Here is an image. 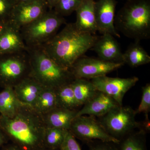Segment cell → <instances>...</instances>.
Masks as SVG:
<instances>
[{"mask_svg":"<svg viewBox=\"0 0 150 150\" xmlns=\"http://www.w3.org/2000/svg\"><path fill=\"white\" fill-rule=\"evenodd\" d=\"M46 126L42 116L25 105L12 118L0 115V129L14 144L23 150L43 147Z\"/></svg>","mask_w":150,"mask_h":150,"instance_id":"cell-1","label":"cell"},{"mask_svg":"<svg viewBox=\"0 0 150 150\" xmlns=\"http://www.w3.org/2000/svg\"><path fill=\"white\" fill-rule=\"evenodd\" d=\"M98 37L81 32L74 23H69L40 47L60 66L70 69L78 59L93 47Z\"/></svg>","mask_w":150,"mask_h":150,"instance_id":"cell-2","label":"cell"},{"mask_svg":"<svg viewBox=\"0 0 150 150\" xmlns=\"http://www.w3.org/2000/svg\"><path fill=\"white\" fill-rule=\"evenodd\" d=\"M116 30L136 41L150 37V0H127L115 18Z\"/></svg>","mask_w":150,"mask_h":150,"instance_id":"cell-3","label":"cell"},{"mask_svg":"<svg viewBox=\"0 0 150 150\" xmlns=\"http://www.w3.org/2000/svg\"><path fill=\"white\" fill-rule=\"evenodd\" d=\"M29 76L44 87L56 89L71 82L74 79L71 70L54 61L41 47L28 48Z\"/></svg>","mask_w":150,"mask_h":150,"instance_id":"cell-4","label":"cell"},{"mask_svg":"<svg viewBox=\"0 0 150 150\" xmlns=\"http://www.w3.org/2000/svg\"><path fill=\"white\" fill-rule=\"evenodd\" d=\"M65 23L64 17L54 10H49L20 31L28 48L40 47L53 38Z\"/></svg>","mask_w":150,"mask_h":150,"instance_id":"cell-5","label":"cell"},{"mask_svg":"<svg viewBox=\"0 0 150 150\" xmlns=\"http://www.w3.org/2000/svg\"><path fill=\"white\" fill-rule=\"evenodd\" d=\"M135 110L129 106L118 105L100 118V123L109 135L119 141L139 128Z\"/></svg>","mask_w":150,"mask_h":150,"instance_id":"cell-6","label":"cell"},{"mask_svg":"<svg viewBox=\"0 0 150 150\" xmlns=\"http://www.w3.org/2000/svg\"><path fill=\"white\" fill-rule=\"evenodd\" d=\"M27 50L0 55V85L4 88L13 87L29 75V57Z\"/></svg>","mask_w":150,"mask_h":150,"instance_id":"cell-7","label":"cell"},{"mask_svg":"<svg viewBox=\"0 0 150 150\" xmlns=\"http://www.w3.org/2000/svg\"><path fill=\"white\" fill-rule=\"evenodd\" d=\"M69 131L75 138L86 142L98 140L118 144L120 142L109 135L93 116L84 115L76 117Z\"/></svg>","mask_w":150,"mask_h":150,"instance_id":"cell-8","label":"cell"},{"mask_svg":"<svg viewBox=\"0 0 150 150\" xmlns=\"http://www.w3.org/2000/svg\"><path fill=\"white\" fill-rule=\"evenodd\" d=\"M124 64L83 56L75 62L70 70L74 78L92 79L106 76L107 74L119 69Z\"/></svg>","mask_w":150,"mask_h":150,"instance_id":"cell-9","label":"cell"},{"mask_svg":"<svg viewBox=\"0 0 150 150\" xmlns=\"http://www.w3.org/2000/svg\"><path fill=\"white\" fill-rule=\"evenodd\" d=\"M98 91L101 92L123 105L124 96L139 81L137 77L129 78L109 77L102 76L91 79Z\"/></svg>","mask_w":150,"mask_h":150,"instance_id":"cell-10","label":"cell"},{"mask_svg":"<svg viewBox=\"0 0 150 150\" xmlns=\"http://www.w3.org/2000/svg\"><path fill=\"white\" fill-rule=\"evenodd\" d=\"M48 9L45 0L16 4L10 22L21 29L39 18Z\"/></svg>","mask_w":150,"mask_h":150,"instance_id":"cell-11","label":"cell"},{"mask_svg":"<svg viewBox=\"0 0 150 150\" xmlns=\"http://www.w3.org/2000/svg\"><path fill=\"white\" fill-rule=\"evenodd\" d=\"M116 0H98L95 3V13L98 31L120 38L114 25Z\"/></svg>","mask_w":150,"mask_h":150,"instance_id":"cell-12","label":"cell"},{"mask_svg":"<svg viewBox=\"0 0 150 150\" xmlns=\"http://www.w3.org/2000/svg\"><path fill=\"white\" fill-rule=\"evenodd\" d=\"M99 59L106 62L123 63V54L114 36L108 33L98 37L92 48Z\"/></svg>","mask_w":150,"mask_h":150,"instance_id":"cell-13","label":"cell"},{"mask_svg":"<svg viewBox=\"0 0 150 150\" xmlns=\"http://www.w3.org/2000/svg\"><path fill=\"white\" fill-rule=\"evenodd\" d=\"M83 105V107L77 111L76 117L89 115L101 117L112 108L120 105L107 95L98 91L95 95Z\"/></svg>","mask_w":150,"mask_h":150,"instance_id":"cell-14","label":"cell"},{"mask_svg":"<svg viewBox=\"0 0 150 150\" xmlns=\"http://www.w3.org/2000/svg\"><path fill=\"white\" fill-rule=\"evenodd\" d=\"M20 29L11 22L7 23L0 34V51L3 54L26 51L28 49Z\"/></svg>","mask_w":150,"mask_h":150,"instance_id":"cell-15","label":"cell"},{"mask_svg":"<svg viewBox=\"0 0 150 150\" xmlns=\"http://www.w3.org/2000/svg\"><path fill=\"white\" fill-rule=\"evenodd\" d=\"M94 0H83L76 10V21L74 23L77 29L86 33L95 35L98 31Z\"/></svg>","mask_w":150,"mask_h":150,"instance_id":"cell-16","label":"cell"},{"mask_svg":"<svg viewBox=\"0 0 150 150\" xmlns=\"http://www.w3.org/2000/svg\"><path fill=\"white\" fill-rule=\"evenodd\" d=\"M43 87L29 75L13 86L14 91L19 100L31 107Z\"/></svg>","mask_w":150,"mask_h":150,"instance_id":"cell-17","label":"cell"},{"mask_svg":"<svg viewBox=\"0 0 150 150\" xmlns=\"http://www.w3.org/2000/svg\"><path fill=\"white\" fill-rule=\"evenodd\" d=\"M78 111L61 107H56L43 115L46 127L69 130Z\"/></svg>","mask_w":150,"mask_h":150,"instance_id":"cell-18","label":"cell"},{"mask_svg":"<svg viewBox=\"0 0 150 150\" xmlns=\"http://www.w3.org/2000/svg\"><path fill=\"white\" fill-rule=\"evenodd\" d=\"M25 105H28L19 100L14 91L13 87H6L0 92L1 115L8 118H12Z\"/></svg>","mask_w":150,"mask_h":150,"instance_id":"cell-19","label":"cell"},{"mask_svg":"<svg viewBox=\"0 0 150 150\" xmlns=\"http://www.w3.org/2000/svg\"><path fill=\"white\" fill-rule=\"evenodd\" d=\"M71 84L79 106L88 102L98 92L91 81L88 79L74 78Z\"/></svg>","mask_w":150,"mask_h":150,"instance_id":"cell-20","label":"cell"},{"mask_svg":"<svg viewBox=\"0 0 150 150\" xmlns=\"http://www.w3.org/2000/svg\"><path fill=\"white\" fill-rule=\"evenodd\" d=\"M31 107L41 116L58 107L55 89L43 87Z\"/></svg>","mask_w":150,"mask_h":150,"instance_id":"cell-21","label":"cell"},{"mask_svg":"<svg viewBox=\"0 0 150 150\" xmlns=\"http://www.w3.org/2000/svg\"><path fill=\"white\" fill-rule=\"evenodd\" d=\"M124 64L131 67H137L146 64L150 62V56L140 45L139 42L136 41L131 44L123 54Z\"/></svg>","mask_w":150,"mask_h":150,"instance_id":"cell-22","label":"cell"},{"mask_svg":"<svg viewBox=\"0 0 150 150\" xmlns=\"http://www.w3.org/2000/svg\"><path fill=\"white\" fill-rule=\"evenodd\" d=\"M58 107L75 110L79 107L71 82L65 84L55 89Z\"/></svg>","mask_w":150,"mask_h":150,"instance_id":"cell-23","label":"cell"},{"mask_svg":"<svg viewBox=\"0 0 150 150\" xmlns=\"http://www.w3.org/2000/svg\"><path fill=\"white\" fill-rule=\"evenodd\" d=\"M118 150H147L146 131L143 129L131 133L120 140Z\"/></svg>","mask_w":150,"mask_h":150,"instance_id":"cell-24","label":"cell"},{"mask_svg":"<svg viewBox=\"0 0 150 150\" xmlns=\"http://www.w3.org/2000/svg\"><path fill=\"white\" fill-rule=\"evenodd\" d=\"M67 130L46 127L43 136V145L52 149H59L64 140Z\"/></svg>","mask_w":150,"mask_h":150,"instance_id":"cell-25","label":"cell"},{"mask_svg":"<svg viewBox=\"0 0 150 150\" xmlns=\"http://www.w3.org/2000/svg\"><path fill=\"white\" fill-rule=\"evenodd\" d=\"M83 0H59L54 10L63 17L68 16L76 11Z\"/></svg>","mask_w":150,"mask_h":150,"instance_id":"cell-26","label":"cell"},{"mask_svg":"<svg viewBox=\"0 0 150 150\" xmlns=\"http://www.w3.org/2000/svg\"><path fill=\"white\" fill-rule=\"evenodd\" d=\"M15 0H0V21H10L12 13L16 4Z\"/></svg>","mask_w":150,"mask_h":150,"instance_id":"cell-27","label":"cell"},{"mask_svg":"<svg viewBox=\"0 0 150 150\" xmlns=\"http://www.w3.org/2000/svg\"><path fill=\"white\" fill-rule=\"evenodd\" d=\"M150 110V84L147 83L142 88V100L136 113H144L148 115Z\"/></svg>","mask_w":150,"mask_h":150,"instance_id":"cell-28","label":"cell"},{"mask_svg":"<svg viewBox=\"0 0 150 150\" xmlns=\"http://www.w3.org/2000/svg\"><path fill=\"white\" fill-rule=\"evenodd\" d=\"M59 150H82L76 138L69 130L66 131L64 140Z\"/></svg>","mask_w":150,"mask_h":150,"instance_id":"cell-29","label":"cell"},{"mask_svg":"<svg viewBox=\"0 0 150 150\" xmlns=\"http://www.w3.org/2000/svg\"><path fill=\"white\" fill-rule=\"evenodd\" d=\"M90 141L86 142L88 145L90 150H118L115 146L116 144L110 142H103L98 141Z\"/></svg>","mask_w":150,"mask_h":150,"instance_id":"cell-30","label":"cell"},{"mask_svg":"<svg viewBox=\"0 0 150 150\" xmlns=\"http://www.w3.org/2000/svg\"><path fill=\"white\" fill-rule=\"evenodd\" d=\"M48 8L49 10H52L59 2V0H45Z\"/></svg>","mask_w":150,"mask_h":150,"instance_id":"cell-31","label":"cell"},{"mask_svg":"<svg viewBox=\"0 0 150 150\" xmlns=\"http://www.w3.org/2000/svg\"><path fill=\"white\" fill-rule=\"evenodd\" d=\"M7 139V137L0 129V147L6 142Z\"/></svg>","mask_w":150,"mask_h":150,"instance_id":"cell-32","label":"cell"},{"mask_svg":"<svg viewBox=\"0 0 150 150\" xmlns=\"http://www.w3.org/2000/svg\"><path fill=\"white\" fill-rule=\"evenodd\" d=\"M1 150H23L16 145L13 144L8 145L3 148Z\"/></svg>","mask_w":150,"mask_h":150,"instance_id":"cell-33","label":"cell"},{"mask_svg":"<svg viewBox=\"0 0 150 150\" xmlns=\"http://www.w3.org/2000/svg\"><path fill=\"white\" fill-rule=\"evenodd\" d=\"M36 1V0H15L16 4H18V3L29 2L33 1Z\"/></svg>","mask_w":150,"mask_h":150,"instance_id":"cell-34","label":"cell"},{"mask_svg":"<svg viewBox=\"0 0 150 150\" xmlns=\"http://www.w3.org/2000/svg\"><path fill=\"white\" fill-rule=\"evenodd\" d=\"M6 23H5L2 22L0 21V34L2 31L4 29V28Z\"/></svg>","mask_w":150,"mask_h":150,"instance_id":"cell-35","label":"cell"},{"mask_svg":"<svg viewBox=\"0 0 150 150\" xmlns=\"http://www.w3.org/2000/svg\"><path fill=\"white\" fill-rule=\"evenodd\" d=\"M38 150H59V149L58 150H55V149H49V148L45 147H43L41 148V149H40Z\"/></svg>","mask_w":150,"mask_h":150,"instance_id":"cell-36","label":"cell"},{"mask_svg":"<svg viewBox=\"0 0 150 150\" xmlns=\"http://www.w3.org/2000/svg\"><path fill=\"white\" fill-rule=\"evenodd\" d=\"M2 54H3V53H2V52H1V51H0V55H2Z\"/></svg>","mask_w":150,"mask_h":150,"instance_id":"cell-37","label":"cell"},{"mask_svg":"<svg viewBox=\"0 0 150 150\" xmlns=\"http://www.w3.org/2000/svg\"><path fill=\"white\" fill-rule=\"evenodd\" d=\"M126 1H127V0H126Z\"/></svg>","mask_w":150,"mask_h":150,"instance_id":"cell-38","label":"cell"}]
</instances>
